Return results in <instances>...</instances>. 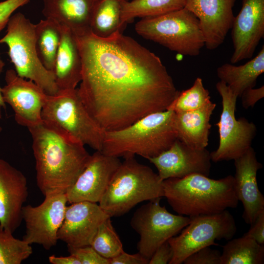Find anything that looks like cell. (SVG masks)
Returning a JSON list of instances; mask_svg holds the SVG:
<instances>
[{"label":"cell","instance_id":"1","mask_svg":"<svg viewBox=\"0 0 264 264\" xmlns=\"http://www.w3.org/2000/svg\"><path fill=\"white\" fill-rule=\"evenodd\" d=\"M75 36L82 63L77 92L105 131L167 110L177 96L160 59L131 37L120 31L107 38L91 32Z\"/></svg>","mask_w":264,"mask_h":264},{"label":"cell","instance_id":"2","mask_svg":"<svg viewBox=\"0 0 264 264\" xmlns=\"http://www.w3.org/2000/svg\"><path fill=\"white\" fill-rule=\"evenodd\" d=\"M28 129L38 188L44 197L66 193L89 160L85 145L43 123Z\"/></svg>","mask_w":264,"mask_h":264},{"label":"cell","instance_id":"3","mask_svg":"<svg viewBox=\"0 0 264 264\" xmlns=\"http://www.w3.org/2000/svg\"><path fill=\"white\" fill-rule=\"evenodd\" d=\"M164 197L178 215L192 217L235 208L239 200L234 176L214 179L194 174L163 181Z\"/></svg>","mask_w":264,"mask_h":264},{"label":"cell","instance_id":"4","mask_svg":"<svg viewBox=\"0 0 264 264\" xmlns=\"http://www.w3.org/2000/svg\"><path fill=\"white\" fill-rule=\"evenodd\" d=\"M174 111L149 114L121 129L105 131L103 154L124 158L140 155L147 159L168 149L177 138Z\"/></svg>","mask_w":264,"mask_h":264},{"label":"cell","instance_id":"5","mask_svg":"<svg viewBox=\"0 0 264 264\" xmlns=\"http://www.w3.org/2000/svg\"><path fill=\"white\" fill-rule=\"evenodd\" d=\"M162 180L149 166L125 158L98 202L111 218L122 216L138 203L164 197Z\"/></svg>","mask_w":264,"mask_h":264},{"label":"cell","instance_id":"6","mask_svg":"<svg viewBox=\"0 0 264 264\" xmlns=\"http://www.w3.org/2000/svg\"><path fill=\"white\" fill-rule=\"evenodd\" d=\"M42 118L47 127L95 151H102L105 131L89 113L77 88L59 90L54 95H48Z\"/></svg>","mask_w":264,"mask_h":264},{"label":"cell","instance_id":"7","mask_svg":"<svg viewBox=\"0 0 264 264\" xmlns=\"http://www.w3.org/2000/svg\"><path fill=\"white\" fill-rule=\"evenodd\" d=\"M135 30L143 38L183 55L198 56L205 46L198 19L185 8L142 18Z\"/></svg>","mask_w":264,"mask_h":264},{"label":"cell","instance_id":"8","mask_svg":"<svg viewBox=\"0 0 264 264\" xmlns=\"http://www.w3.org/2000/svg\"><path fill=\"white\" fill-rule=\"evenodd\" d=\"M6 33L0 39L5 44L15 70L20 77L31 80L48 95L58 89L53 72L46 69L40 62L35 47V24L22 13L13 14L6 26Z\"/></svg>","mask_w":264,"mask_h":264},{"label":"cell","instance_id":"9","mask_svg":"<svg viewBox=\"0 0 264 264\" xmlns=\"http://www.w3.org/2000/svg\"><path fill=\"white\" fill-rule=\"evenodd\" d=\"M191 221L180 232L168 240L173 250L169 264H181L195 252L217 245L216 240H229L237 227L232 215L227 209L214 214L191 217Z\"/></svg>","mask_w":264,"mask_h":264},{"label":"cell","instance_id":"10","mask_svg":"<svg viewBox=\"0 0 264 264\" xmlns=\"http://www.w3.org/2000/svg\"><path fill=\"white\" fill-rule=\"evenodd\" d=\"M161 198L150 200L136 209L131 218L132 228L138 233V252L150 260L162 243L179 234L191 221V217L170 213L161 206Z\"/></svg>","mask_w":264,"mask_h":264},{"label":"cell","instance_id":"11","mask_svg":"<svg viewBox=\"0 0 264 264\" xmlns=\"http://www.w3.org/2000/svg\"><path fill=\"white\" fill-rule=\"evenodd\" d=\"M216 88L222 99V111L216 124L219 128V147L210 153V156L212 161L218 162L235 160L242 155L251 147L257 128L244 117L236 118L238 97L225 83L220 81Z\"/></svg>","mask_w":264,"mask_h":264},{"label":"cell","instance_id":"12","mask_svg":"<svg viewBox=\"0 0 264 264\" xmlns=\"http://www.w3.org/2000/svg\"><path fill=\"white\" fill-rule=\"evenodd\" d=\"M67 203L66 193H58L44 196V201L38 206H23L22 219L25 231L22 240L31 245H41L46 250L55 246Z\"/></svg>","mask_w":264,"mask_h":264},{"label":"cell","instance_id":"13","mask_svg":"<svg viewBox=\"0 0 264 264\" xmlns=\"http://www.w3.org/2000/svg\"><path fill=\"white\" fill-rule=\"evenodd\" d=\"M5 85L1 88L3 100L14 112L16 122L27 129L43 123L42 112L48 94L33 81L20 77L15 69H8Z\"/></svg>","mask_w":264,"mask_h":264},{"label":"cell","instance_id":"14","mask_svg":"<svg viewBox=\"0 0 264 264\" xmlns=\"http://www.w3.org/2000/svg\"><path fill=\"white\" fill-rule=\"evenodd\" d=\"M121 162L118 157L96 151L85 168L66 192L68 203H98Z\"/></svg>","mask_w":264,"mask_h":264},{"label":"cell","instance_id":"15","mask_svg":"<svg viewBox=\"0 0 264 264\" xmlns=\"http://www.w3.org/2000/svg\"><path fill=\"white\" fill-rule=\"evenodd\" d=\"M148 160L156 168L162 180L194 174L208 176L211 167L210 153L206 148H191L177 138L168 149Z\"/></svg>","mask_w":264,"mask_h":264},{"label":"cell","instance_id":"16","mask_svg":"<svg viewBox=\"0 0 264 264\" xmlns=\"http://www.w3.org/2000/svg\"><path fill=\"white\" fill-rule=\"evenodd\" d=\"M231 28L234 51L230 63L250 59L264 37V0H242Z\"/></svg>","mask_w":264,"mask_h":264},{"label":"cell","instance_id":"17","mask_svg":"<svg viewBox=\"0 0 264 264\" xmlns=\"http://www.w3.org/2000/svg\"><path fill=\"white\" fill-rule=\"evenodd\" d=\"M110 218L97 203L80 201L66 206L58 240L67 246L90 245L99 226Z\"/></svg>","mask_w":264,"mask_h":264},{"label":"cell","instance_id":"18","mask_svg":"<svg viewBox=\"0 0 264 264\" xmlns=\"http://www.w3.org/2000/svg\"><path fill=\"white\" fill-rule=\"evenodd\" d=\"M236 0H187L185 8L198 19L205 46L214 50L224 42L235 18Z\"/></svg>","mask_w":264,"mask_h":264},{"label":"cell","instance_id":"19","mask_svg":"<svg viewBox=\"0 0 264 264\" xmlns=\"http://www.w3.org/2000/svg\"><path fill=\"white\" fill-rule=\"evenodd\" d=\"M28 195L24 175L0 158V228L13 233L20 226Z\"/></svg>","mask_w":264,"mask_h":264},{"label":"cell","instance_id":"20","mask_svg":"<svg viewBox=\"0 0 264 264\" xmlns=\"http://www.w3.org/2000/svg\"><path fill=\"white\" fill-rule=\"evenodd\" d=\"M234 160L236 195L243 206L242 217L245 222L251 225L264 211V197L257 181V172L263 166L257 160L256 153L251 147Z\"/></svg>","mask_w":264,"mask_h":264},{"label":"cell","instance_id":"21","mask_svg":"<svg viewBox=\"0 0 264 264\" xmlns=\"http://www.w3.org/2000/svg\"><path fill=\"white\" fill-rule=\"evenodd\" d=\"M42 13L69 28L76 36L91 32L90 23L93 0H43Z\"/></svg>","mask_w":264,"mask_h":264},{"label":"cell","instance_id":"22","mask_svg":"<svg viewBox=\"0 0 264 264\" xmlns=\"http://www.w3.org/2000/svg\"><path fill=\"white\" fill-rule=\"evenodd\" d=\"M62 36L53 72L59 90L73 89L82 78V58L75 35L62 26Z\"/></svg>","mask_w":264,"mask_h":264},{"label":"cell","instance_id":"23","mask_svg":"<svg viewBox=\"0 0 264 264\" xmlns=\"http://www.w3.org/2000/svg\"><path fill=\"white\" fill-rule=\"evenodd\" d=\"M216 106L211 101L194 110L175 112L177 139L194 149L206 148L211 127L210 120Z\"/></svg>","mask_w":264,"mask_h":264},{"label":"cell","instance_id":"24","mask_svg":"<svg viewBox=\"0 0 264 264\" xmlns=\"http://www.w3.org/2000/svg\"><path fill=\"white\" fill-rule=\"evenodd\" d=\"M264 72V46L249 61L241 66L226 63L219 66L217 74L237 97L246 89L254 88L258 77Z\"/></svg>","mask_w":264,"mask_h":264},{"label":"cell","instance_id":"25","mask_svg":"<svg viewBox=\"0 0 264 264\" xmlns=\"http://www.w3.org/2000/svg\"><path fill=\"white\" fill-rule=\"evenodd\" d=\"M129 0H96L94 1L90 31L100 38L122 32L121 13L124 4Z\"/></svg>","mask_w":264,"mask_h":264},{"label":"cell","instance_id":"26","mask_svg":"<svg viewBox=\"0 0 264 264\" xmlns=\"http://www.w3.org/2000/svg\"><path fill=\"white\" fill-rule=\"evenodd\" d=\"M62 36L61 26L45 19L35 24V47L38 58L48 70L53 72Z\"/></svg>","mask_w":264,"mask_h":264},{"label":"cell","instance_id":"27","mask_svg":"<svg viewBox=\"0 0 264 264\" xmlns=\"http://www.w3.org/2000/svg\"><path fill=\"white\" fill-rule=\"evenodd\" d=\"M264 245L243 235L231 239L222 247L220 264H263Z\"/></svg>","mask_w":264,"mask_h":264},{"label":"cell","instance_id":"28","mask_svg":"<svg viewBox=\"0 0 264 264\" xmlns=\"http://www.w3.org/2000/svg\"><path fill=\"white\" fill-rule=\"evenodd\" d=\"M187 0H132L123 5L121 23H126L136 17L141 18L157 16L181 9Z\"/></svg>","mask_w":264,"mask_h":264},{"label":"cell","instance_id":"29","mask_svg":"<svg viewBox=\"0 0 264 264\" xmlns=\"http://www.w3.org/2000/svg\"><path fill=\"white\" fill-rule=\"evenodd\" d=\"M209 92L203 84L202 79L198 77L189 88L178 92L167 110L175 113L197 110L211 102Z\"/></svg>","mask_w":264,"mask_h":264},{"label":"cell","instance_id":"30","mask_svg":"<svg viewBox=\"0 0 264 264\" xmlns=\"http://www.w3.org/2000/svg\"><path fill=\"white\" fill-rule=\"evenodd\" d=\"M32 253L31 244L0 228V264H21Z\"/></svg>","mask_w":264,"mask_h":264},{"label":"cell","instance_id":"31","mask_svg":"<svg viewBox=\"0 0 264 264\" xmlns=\"http://www.w3.org/2000/svg\"><path fill=\"white\" fill-rule=\"evenodd\" d=\"M110 218L106 219L99 226L90 245L101 256L108 259L124 251Z\"/></svg>","mask_w":264,"mask_h":264},{"label":"cell","instance_id":"32","mask_svg":"<svg viewBox=\"0 0 264 264\" xmlns=\"http://www.w3.org/2000/svg\"><path fill=\"white\" fill-rule=\"evenodd\" d=\"M67 249L69 254L75 256L81 264H110L109 259L101 256L91 245L67 246Z\"/></svg>","mask_w":264,"mask_h":264},{"label":"cell","instance_id":"33","mask_svg":"<svg viewBox=\"0 0 264 264\" xmlns=\"http://www.w3.org/2000/svg\"><path fill=\"white\" fill-rule=\"evenodd\" d=\"M221 252L207 246L189 255L183 262L184 264H220Z\"/></svg>","mask_w":264,"mask_h":264},{"label":"cell","instance_id":"34","mask_svg":"<svg viewBox=\"0 0 264 264\" xmlns=\"http://www.w3.org/2000/svg\"><path fill=\"white\" fill-rule=\"evenodd\" d=\"M30 0H5L0 2V33L7 26L10 17L19 7Z\"/></svg>","mask_w":264,"mask_h":264},{"label":"cell","instance_id":"35","mask_svg":"<svg viewBox=\"0 0 264 264\" xmlns=\"http://www.w3.org/2000/svg\"><path fill=\"white\" fill-rule=\"evenodd\" d=\"M173 255L172 247L166 241L155 250L149 261V264H169Z\"/></svg>","mask_w":264,"mask_h":264},{"label":"cell","instance_id":"36","mask_svg":"<svg viewBox=\"0 0 264 264\" xmlns=\"http://www.w3.org/2000/svg\"><path fill=\"white\" fill-rule=\"evenodd\" d=\"M250 229L243 235L252 238L261 244H264V211L258 216Z\"/></svg>","mask_w":264,"mask_h":264},{"label":"cell","instance_id":"37","mask_svg":"<svg viewBox=\"0 0 264 264\" xmlns=\"http://www.w3.org/2000/svg\"><path fill=\"white\" fill-rule=\"evenodd\" d=\"M110 264H147L149 260L140 253L130 254L124 251L117 256L109 259Z\"/></svg>","mask_w":264,"mask_h":264},{"label":"cell","instance_id":"38","mask_svg":"<svg viewBox=\"0 0 264 264\" xmlns=\"http://www.w3.org/2000/svg\"><path fill=\"white\" fill-rule=\"evenodd\" d=\"M264 97V87L259 88H250L245 90L240 97L242 98V106L247 109L253 107L257 102Z\"/></svg>","mask_w":264,"mask_h":264},{"label":"cell","instance_id":"39","mask_svg":"<svg viewBox=\"0 0 264 264\" xmlns=\"http://www.w3.org/2000/svg\"><path fill=\"white\" fill-rule=\"evenodd\" d=\"M48 261L52 264H81L78 259L71 254L68 256L51 255L48 257Z\"/></svg>","mask_w":264,"mask_h":264},{"label":"cell","instance_id":"40","mask_svg":"<svg viewBox=\"0 0 264 264\" xmlns=\"http://www.w3.org/2000/svg\"><path fill=\"white\" fill-rule=\"evenodd\" d=\"M4 66H5V64L1 58L0 52V74L2 72ZM0 89H1V87H0V107H2L3 108H5L6 104H5V103L4 102L3 100L1 93Z\"/></svg>","mask_w":264,"mask_h":264},{"label":"cell","instance_id":"41","mask_svg":"<svg viewBox=\"0 0 264 264\" xmlns=\"http://www.w3.org/2000/svg\"><path fill=\"white\" fill-rule=\"evenodd\" d=\"M2 131V128L1 126H0V132H1Z\"/></svg>","mask_w":264,"mask_h":264},{"label":"cell","instance_id":"42","mask_svg":"<svg viewBox=\"0 0 264 264\" xmlns=\"http://www.w3.org/2000/svg\"><path fill=\"white\" fill-rule=\"evenodd\" d=\"M94 0V1H95V0Z\"/></svg>","mask_w":264,"mask_h":264}]
</instances>
